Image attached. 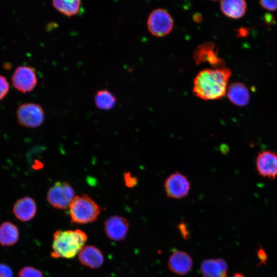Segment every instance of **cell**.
<instances>
[{
  "label": "cell",
  "mask_w": 277,
  "mask_h": 277,
  "mask_svg": "<svg viewBox=\"0 0 277 277\" xmlns=\"http://www.w3.org/2000/svg\"><path fill=\"white\" fill-rule=\"evenodd\" d=\"M231 75V70L224 66L201 70L194 79L193 92L204 100L220 99L226 94Z\"/></svg>",
  "instance_id": "cell-1"
},
{
  "label": "cell",
  "mask_w": 277,
  "mask_h": 277,
  "mask_svg": "<svg viewBox=\"0 0 277 277\" xmlns=\"http://www.w3.org/2000/svg\"><path fill=\"white\" fill-rule=\"evenodd\" d=\"M87 240V234L80 229L57 230L53 235L51 256L73 258L84 247Z\"/></svg>",
  "instance_id": "cell-2"
},
{
  "label": "cell",
  "mask_w": 277,
  "mask_h": 277,
  "mask_svg": "<svg viewBox=\"0 0 277 277\" xmlns=\"http://www.w3.org/2000/svg\"><path fill=\"white\" fill-rule=\"evenodd\" d=\"M69 209L71 222L78 224L95 221L101 210L95 201L85 194L75 196Z\"/></svg>",
  "instance_id": "cell-3"
},
{
  "label": "cell",
  "mask_w": 277,
  "mask_h": 277,
  "mask_svg": "<svg viewBox=\"0 0 277 277\" xmlns=\"http://www.w3.org/2000/svg\"><path fill=\"white\" fill-rule=\"evenodd\" d=\"M74 190L66 182H57L49 188L47 194L48 203L55 208L66 209L74 198Z\"/></svg>",
  "instance_id": "cell-4"
},
{
  "label": "cell",
  "mask_w": 277,
  "mask_h": 277,
  "mask_svg": "<svg viewBox=\"0 0 277 277\" xmlns=\"http://www.w3.org/2000/svg\"><path fill=\"white\" fill-rule=\"evenodd\" d=\"M149 31L153 36L162 37L168 34L173 27V20L165 9L158 8L152 11L147 21Z\"/></svg>",
  "instance_id": "cell-5"
},
{
  "label": "cell",
  "mask_w": 277,
  "mask_h": 277,
  "mask_svg": "<svg viewBox=\"0 0 277 277\" xmlns=\"http://www.w3.org/2000/svg\"><path fill=\"white\" fill-rule=\"evenodd\" d=\"M18 123L31 128L40 126L45 120V112L38 104L32 103H24L19 106L16 112Z\"/></svg>",
  "instance_id": "cell-6"
},
{
  "label": "cell",
  "mask_w": 277,
  "mask_h": 277,
  "mask_svg": "<svg viewBox=\"0 0 277 277\" xmlns=\"http://www.w3.org/2000/svg\"><path fill=\"white\" fill-rule=\"evenodd\" d=\"M191 183L184 174L175 172L170 174L166 180L164 189L168 197L181 199L189 192Z\"/></svg>",
  "instance_id": "cell-7"
},
{
  "label": "cell",
  "mask_w": 277,
  "mask_h": 277,
  "mask_svg": "<svg viewBox=\"0 0 277 277\" xmlns=\"http://www.w3.org/2000/svg\"><path fill=\"white\" fill-rule=\"evenodd\" d=\"M12 82L18 91L23 93L31 91L37 83L35 69L30 66L17 67L12 75Z\"/></svg>",
  "instance_id": "cell-8"
},
{
  "label": "cell",
  "mask_w": 277,
  "mask_h": 277,
  "mask_svg": "<svg viewBox=\"0 0 277 277\" xmlns=\"http://www.w3.org/2000/svg\"><path fill=\"white\" fill-rule=\"evenodd\" d=\"M193 59L196 65L208 63L213 68L223 67L224 61L218 56L217 50L213 42H208L199 45L194 50Z\"/></svg>",
  "instance_id": "cell-9"
},
{
  "label": "cell",
  "mask_w": 277,
  "mask_h": 277,
  "mask_svg": "<svg viewBox=\"0 0 277 277\" xmlns=\"http://www.w3.org/2000/svg\"><path fill=\"white\" fill-rule=\"evenodd\" d=\"M104 229L106 235L110 239L120 241L126 236L129 229V223L124 217L113 215L105 221Z\"/></svg>",
  "instance_id": "cell-10"
},
{
  "label": "cell",
  "mask_w": 277,
  "mask_h": 277,
  "mask_svg": "<svg viewBox=\"0 0 277 277\" xmlns=\"http://www.w3.org/2000/svg\"><path fill=\"white\" fill-rule=\"evenodd\" d=\"M256 165L260 175L274 179L277 176V154L269 150L260 153L256 157Z\"/></svg>",
  "instance_id": "cell-11"
},
{
  "label": "cell",
  "mask_w": 277,
  "mask_h": 277,
  "mask_svg": "<svg viewBox=\"0 0 277 277\" xmlns=\"http://www.w3.org/2000/svg\"><path fill=\"white\" fill-rule=\"evenodd\" d=\"M192 259L186 252L175 250L170 255L168 266L172 272L178 275H185L191 269Z\"/></svg>",
  "instance_id": "cell-12"
},
{
  "label": "cell",
  "mask_w": 277,
  "mask_h": 277,
  "mask_svg": "<svg viewBox=\"0 0 277 277\" xmlns=\"http://www.w3.org/2000/svg\"><path fill=\"white\" fill-rule=\"evenodd\" d=\"M36 210L35 201L29 196H25L17 200L12 208L14 216L22 222H28L32 220L36 214Z\"/></svg>",
  "instance_id": "cell-13"
},
{
  "label": "cell",
  "mask_w": 277,
  "mask_h": 277,
  "mask_svg": "<svg viewBox=\"0 0 277 277\" xmlns=\"http://www.w3.org/2000/svg\"><path fill=\"white\" fill-rule=\"evenodd\" d=\"M78 258L82 265L92 269L100 267L104 259L102 251L92 245L84 246L79 252Z\"/></svg>",
  "instance_id": "cell-14"
},
{
  "label": "cell",
  "mask_w": 277,
  "mask_h": 277,
  "mask_svg": "<svg viewBox=\"0 0 277 277\" xmlns=\"http://www.w3.org/2000/svg\"><path fill=\"white\" fill-rule=\"evenodd\" d=\"M200 268L203 277H227L228 266L222 259L205 260Z\"/></svg>",
  "instance_id": "cell-15"
},
{
  "label": "cell",
  "mask_w": 277,
  "mask_h": 277,
  "mask_svg": "<svg viewBox=\"0 0 277 277\" xmlns=\"http://www.w3.org/2000/svg\"><path fill=\"white\" fill-rule=\"evenodd\" d=\"M226 94L229 100L238 106H245L248 103L250 99L247 88L240 82L230 84L227 88Z\"/></svg>",
  "instance_id": "cell-16"
},
{
  "label": "cell",
  "mask_w": 277,
  "mask_h": 277,
  "mask_svg": "<svg viewBox=\"0 0 277 277\" xmlns=\"http://www.w3.org/2000/svg\"><path fill=\"white\" fill-rule=\"evenodd\" d=\"M220 8L226 16L238 19L245 14L247 4L243 0H224L220 2Z\"/></svg>",
  "instance_id": "cell-17"
},
{
  "label": "cell",
  "mask_w": 277,
  "mask_h": 277,
  "mask_svg": "<svg viewBox=\"0 0 277 277\" xmlns=\"http://www.w3.org/2000/svg\"><path fill=\"white\" fill-rule=\"evenodd\" d=\"M19 231L17 226L11 222H3L0 225V244L11 246L18 240Z\"/></svg>",
  "instance_id": "cell-18"
},
{
  "label": "cell",
  "mask_w": 277,
  "mask_h": 277,
  "mask_svg": "<svg viewBox=\"0 0 277 277\" xmlns=\"http://www.w3.org/2000/svg\"><path fill=\"white\" fill-rule=\"evenodd\" d=\"M52 3L58 11L68 17L77 14L82 6L79 0H54Z\"/></svg>",
  "instance_id": "cell-19"
},
{
  "label": "cell",
  "mask_w": 277,
  "mask_h": 277,
  "mask_svg": "<svg viewBox=\"0 0 277 277\" xmlns=\"http://www.w3.org/2000/svg\"><path fill=\"white\" fill-rule=\"evenodd\" d=\"M94 102L97 108L108 110L115 105L116 97L109 91L106 89H102L97 91L95 93Z\"/></svg>",
  "instance_id": "cell-20"
},
{
  "label": "cell",
  "mask_w": 277,
  "mask_h": 277,
  "mask_svg": "<svg viewBox=\"0 0 277 277\" xmlns=\"http://www.w3.org/2000/svg\"><path fill=\"white\" fill-rule=\"evenodd\" d=\"M19 277H43L42 271L30 266L22 268L18 272Z\"/></svg>",
  "instance_id": "cell-21"
},
{
  "label": "cell",
  "mask_w": 277,
  "mask_h": 277,
  "mask_svg": "<svg viewBox=\"0 0 277 277\" xmlns=\"http://www.w3.org/2000/svg\"><path fill=\"white\" fill-rule=\"evenodd\" d=\"M9 89V85L6 78L0 75V100L3 99L7 94Z\"/></svg>",
  "instance_id": "cell-22"
},
{
  "label": "cell",
  "mask_w": 277,
  "mask_h": 277,
  "mask_svg": "<svg viewBox=\"0 0 277 277\" xmlns=\"http://www.w3.org/2000/svg\"><path fill=\"white\" fill-rule=\"evenodd\" d=\"M124 180L126 186L129 188L134 187L137 183L136 177L132 176L129 172L125 173Z\"/></svg>",
  "instance_id": "cell-23"
},
{
  "label": "cell",
  "mask_w": 277,
  "mask_h": 277,
  "mask_svg": "<svg viewBox=\"0 0 277 277\" xmlns=\"http://www.w3.org/2000/svg\"><path fill=\"white\" fill-rule=\"evenodd\" d=\"M260 4L265 9L274 11L277 10V0L260 1Z\"/></svg>",
  "instance_id": "cell-24"
},
{
  "label": "cell",
  "mask_w": 277,
  "mask_h": 277,
  "mask_svg": "<svg viewBox=\"0 0 277 277\" xmlns=\"http://www.w3.org/2000/svg\"><path fill=\"white\" fill-rule=\"evenodd\" d=\"M0 277H13L12 269L4 263H0Z\"/></svg>",
  "instance_id": "cell-25"
},
{
  "label": "cell",
  "mask_w": 277,
  "mask_h": 277,
  "mask_svg": "<svg viewBox=\"0 0 277 277\" xmlns=\"http://www.w3.org/2000/svg\"><path fill=\"white\" fill-rule=\"evenodd\" d=\"M193 20L195 22H200L202 20V16L200 13H195L193 16Z\"/></svg>",
  "instance_id": "cell-26"
},
{
  "label": "cell",
  "mask_w": 277,
  "mask_h": 277,
  "mask_svg": "<svg viewBox=\"0 0 277 277\" xmlns=\"http://www.w3.org/2000/svg\"><path fill=\"white\" fill-rule=\"evenodd\" d=\"M231 277H246L244 275L241 273H236L233 275Z\"/></svg>",
  "instance_id": "cell-27"
}]
</instances>
